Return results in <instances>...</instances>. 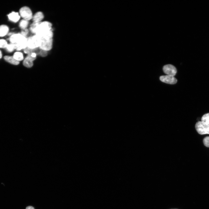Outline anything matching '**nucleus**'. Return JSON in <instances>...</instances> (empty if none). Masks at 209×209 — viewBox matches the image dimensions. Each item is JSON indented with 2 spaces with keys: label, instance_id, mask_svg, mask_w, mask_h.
Returning <instances> with one entry per match:
<instances>
[{
  "label": "nucleus",
  "instance_id": "1",
  "mask_svg": "<svg viewBox=\"0 0 209 209\" xmlns=\"http://www.w3.org/2000/svg\"><path fill=\"white\" fill-rule=\"evenodd\" d=\"M52 24L48 21L41 22L36 30L35 35L41 39L52 38L53 33L52 30Z\"/></svg>",
  "mask_w": 209,
  "mask_h": 209
},
{
  "label": "nucleus",
  "instance_id": "2",
  "mask_svg": "<svg viewBox=\"0 0 209 209\" xmlns=\"http://www.w3.org/2000/svg\"><path fill=\"white\" fill-rule=\"evenodd\" d=\"M9 40L11 43L15 45V49L20 51L27 47V38L21 33L12 34Z\"/></svg>",
  "mask_w": 209,
  "mask_h": 209
},
{
  "label": "nucleus",
  "instance_id": "3",
  "mask_svg": "<svg viewBox=\"0 0 209 209\" xmlns=\"http://www.w3.org/2000/svg\"><path fill=\"white\" fill-rule=\"evenodd\" d=\"M42 39L35 35L27 38V47L30 48L35 49L39 47Z\"/></svg>",
  "mask_w": 209,
  "mask_h": 209
},
{
  "label": "nucleus",
  "instance_id": "4",
  "mask_svg": "<svg viewBox=\"0 0 209 209\" xmlns=\"http://www.w3.org/2000/svg\"><path fill=\"white\" fill-rule=\"evenodd\" d=\"M197 132L200 134H209V125L202 122L198 121L195 126Z\"/></svg>",
  "mask_w": 209,
  "mask_h": 209
},
{
  "label": "nucleus",
  "instance_id": "5",
  "mask_svg": "<svg viewBox=\"0 0 209 209\" xmlns=\"http://www.w3.org/2000/svg\"><path fill=\"white\" fill-rule=\"evenodd\" d=\"M19 13L21 17L26 20L28 21L33 18L32 12L28 7L24 6L21 8Z\"/></svg>",
  "mask_w": 209,
  "mask_h": 209
},
{
  "label": "nucleus",
  "instance_id": "6",
  "mask_svg": "<svg viewBox=\"0 0 209 209\" xmlns=\"http://www.w3.org/2000/svg\"><path fill=\"white\" fill-rule=\"evenodd\" d=\"M52 45V38L42 39L41 44L39 48L40 49L48 51L51 49Z\"/></svg>",
  "mask_w": 209,
  "mask_h": 209
},
{
  "label": "nucleus",
  "instance_id": "7",
  "mask_svg": "<svg viewBox=\"0 0 209 209\" xmlns=\"http://www.w3.org/2000/svg\"><path fill=\"white\" fill-rule=\"evenodd\" d=\"M164 72L167 75L174 76L177 72L175 67L171 64H167L163 67Z\"/></svg>",
  "mask_w": 209,
  "mask_h": 209
},
{
  "label": "nucleus",
  "instance_id": "8",
  "mask_svg": "<svg viewBox=\"0 0 209 209\" xmlns=\"http://www.w3.org/2000/svg\"><path fill=\"white\" fill-rule=\"evenodd\" d=\"M160 80L163 82L170 84H174L177 82V79L174 76L167 75L161 76Z\"/></svg>",
  "mask_w": 209,
  "mask_h": 209
},
{
  "label": "nucleus",
  "instance_id": "9",
  "mask_svg": "<svg viewBox=\"0 0 209 209\" xmlns=\"http://www.w3.org/2000/svg\"><path fill=\"white\" fill-rule=\"evenodd\" d=\"M9 20L13 22H16L20 18V16L17 12H14L10 13L8 15Z\"/></svg>",
  "mask_w": 209,
  "mask_h": 209
},
{
  "label": "nucleus",
  "instance_id": "10",
  "mask_svg": "<svg viewBox=\"0 0 209 209\" xmlns=\"http://www.w3.org/2000/svg\"><path fill=\"white\" fill-rule=\"evenodd\" d=\"M44 16L41 12H36L33 16V19L34 22H39L43 19Z\"/></svg>",
  "mask_w": 209,
  "mask_h": 209
},
{
  "label": "nucleus",
  "instance_id": "11",
  "mask_svg": "<svg viewBox=\"0 0 209 209\" xmlns=\"http://www.w3.org/2000/svg\"><path fill=\"white\" fill-rule=\"evenodd\" d=\"M9 31V28L4 25L0 26V37H3L6 35Z\"/></svg>",
  "mask_w": 209,
  "mask_h": 209
},
{
  "label": "nucleus",
  "instance_id": "12",
  "mask_svg": "<svg viewBox=\"0 0 209 209\" xmlns=\"http://www.w3.org/2000/svg\"><path fill=\"white\" fill-rule=\"evenodd\" d=\"M4 59L7 62L13 65H17L19 64V62L16 60L13 56H6Z\"/></svg>",
  "mask_w": 209,
  "mask_h": 209
},
{
  "label": "nucleus",
  "instance_id": "13",
  "mask_svg": "<svg viewBox=\"0 0 209 209\" xmlns=\"http://www.w3.org/2000/svg\"><path fill=\"white\" fill-rule=\"evenodd\" d=\"M33 60L27 56L23 61V64L26 67L30 68L33 65Z\"/></svg>",
  "mask_w": 209,
  "mask_h": 209
},
{
  "label": "nucleus",
  "instance_id": "14",
  "mask_svg": "<svg viewBox=\"0 0 209 209\" xmlns=\"http://www.w3.org/2000/svg\"><path fill=\"white\" fill-rule=\"evenodd\" d=\"M13 57L18 61L19 62L24 59V56L22 53L20 52H15Z\"/></svg>",
  "mask_w": 209,
  "mask_h": 209
},
{
  "label": "nucleus",
  "instance_id": "15",
  "mask_svg": "<svg viewBox=\"0 0 209 209\" xmlns=\"http://www.w3.org/2000/svg\"><path fill=\"white\" fill-rule=\"evenodd\" d=\"M39 22H34L31 25L30 28V30L31 33H35L37 28L40 23Z\"/></svg>",
  "mask_w": 209,
  "mask_h": 209
},
{
  "label": "nucleus",
  "instance_id": "16",
  "mask_svg": "<svg viewBox=\"0 0 209 209\" xmlns=\"http://www.w3.org/2000/svg\"><path fill=\"white\" fill-rule=\"evenodd\" d=\"M28 24V21L24 19L21 20L19 24V26L22 30L26 28Z\"/></svg>",
  "mask_w": 209,
  "mask_h": 209
},
{
  "label": "nucleus",
  "instance_id": "17",
  "mask_svg": "<svg viewBox=\"0 0 209 209\" xmlns=\"http://www.w3.org/2000/svg\"><path fill=\"white\" fill-rule=\"evenodd\" d=\"M202 122L209 125V113L204 114L201 119Z\"/></svg>",
  "mask_w": 209,
  "mask_h": 209
},
{
  "label": "nucleus",
  "instance_id": "18",
  "mask_svg": "<svg viewBox=\"0 0 209 209\" xmlns=\"http://www.w3.org/2000/svg\"><path fill=\"white\" fill-rule=\"evenodd\" d=\"M6 48L8 51L10 52L15 49V44L11 43L8 44Z\"/></svg>",
  "mask_w": 209,
  "mask_h": 209
},
{
  "label": "nucleus",
  "instance_id": "19",
  "mask_svg": "<svg viewBox=\"0 0 209 209\" xmlns=\"http://www.w3.org/2000/svg\"><path fill=\"white\" fill-rule=\"evenodd\" d=\"M8 44L7 41L3 39H0V48H6Z\"/></svg>",
  "mask_w": 209,
  "mask_h": 209
},
{
  "label": "nucleus",
  "instance_id": "20",
  "mask_svg": "<svg viewBox=\"0 0 209 209\" xmlns=\"http://www.w3.org/2000/svg\"><path fill=\"white\" fill-rule=\"evenodd\" d=\"M204 145L207 147H209V136L205 137L203 140Z\"/></svg>",
  "mask_w": 209,
  "mask_h": 209
},
{
  "label": "nucleus",
  "instance_id": "21",
  "mask_svg": "<svg viewBox=\"0 0 209 209\" xmlns=\"http://www.w3.org/2000/svg\"><path fill=\"white\" fill-rule=\"evenodd\" d=\"M47 51L40 49L39 55L42 57H45L47 55Z\"/></svg>",
  "mask_w": 209,
  "mask_h": 209
},
{
  "label": "nucleus",
  "instance_id": "22",
  "mask_svg": "<svg viewBox=\"0 0 209 209\" xmlns=\"http://www.w3.org/2000/svg\"><path fill=\"white\" fill-rule=\"evenodd\" d=\"M28 30L27 28L21 31V34L23 36L26 37V35L28 34Z\"/></svg>",
  "mask_w": 209,
  "mask_h": 209
},
{
  "label": "nucleus",
  "instance_id": "23",
  "mask_svg": "<svg viewBox=\"0 0 209 209\" xmlns=\"http://www.w3.org/2000/svg\"><path fill=\"white\" fill-rule=\"evenodd\" d=\"M26 209H35L32 206H28L26 208Z\"/></svg>",
  "mask_w": 209,
  "mask_h": 209
},
{
  "label": "nucleus",
  "instance_id": "24",
  "mask_svg": "<svg viewBox=\"0 0 209 209\" xmlns=\"http://www.w3.org/2000/svg\"><path fill=\"white\" fill-rule=\"evenodd\" d=\"M2 56V53H1V51L0 50V59H1V58Z\"/></svg>",
  "mask_w": 209,
  "mask_h": 209
}]
</instances>
